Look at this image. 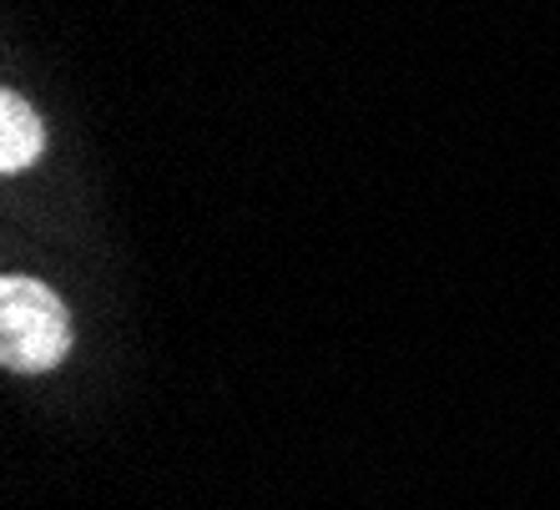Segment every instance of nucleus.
I'll return each instance as SVG.
<instances>
[{
	"label": "nucleus",
	"mask_w": 560,
	"mask_h": 510,
	"mask_svg": "<svg viewBox=\"0 0 560 510\" xmlns=\"http://www.w3.org/2000/svg\"><path fill=\"white\" fill-rule=\"evenodd\" d=\"M71 353V309L40 278H0V364L11 374H46Z\"/></svg>",
	"instance_id": "obj_1"
},
{
	"label": "nucleus",
	"mask_w": 560,
	"mask_h": 510,
	"mask_svg": "<svg viewBox=\"0 0 560 510\" xmlns=\"http://www.w3.org/2000/svg\"><path fill=\"white\" fill-rule=\"evenodd\" d=\"M40 152H46V127H40V117L31 112V102L15 92H0V172L15 177V172H26Z\"/></svg>",
	"instance_id": "obj_2"
}]
</instances>
